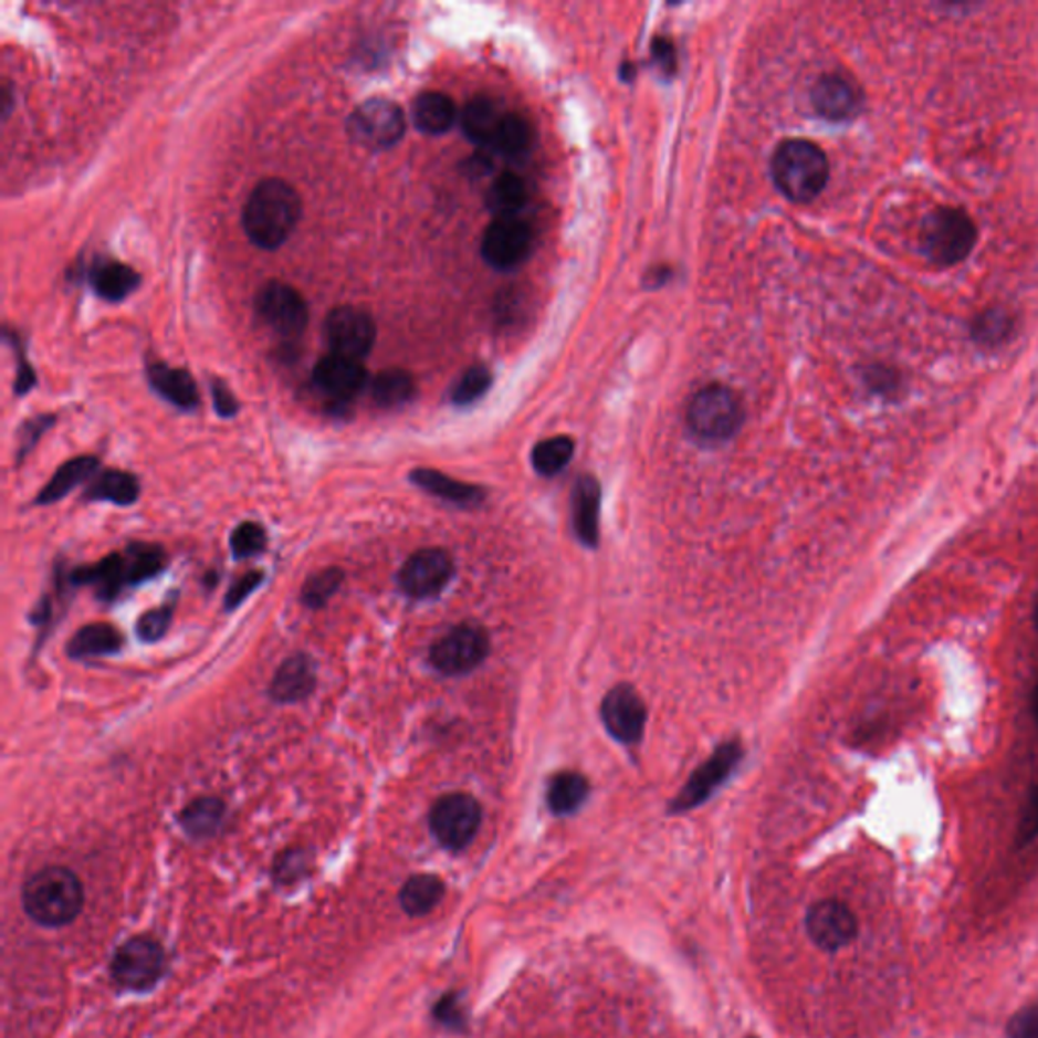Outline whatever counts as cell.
Segmentation results:
<instances>
[{
	"mask_svg": "<svg viewBox=\"0 0 1038 1038\" xmlns=\"http://www.w3.org/2000/svg\"><path fill=\"white\" fill-rule=\"evenodd\" d=\"M343 580H345V575H343L342 568H337V566L318 570L315 575L306 578L303 590H301V602L305 605L306 609H313V611L323 609L337 595Z\"/></svg>",
	"mask_w": 1038,
	"mask_h": 1038,
	"instance_id": "38",
	"label": "cell"
},
{
	"mask_svg": "<svg viewBox=\"0 0 1038 1038\" xmlns=\"http://www.w3.org/2000/svg\"><path fill=\"white\" fill-rule=\"evenodd\" d=\"M530 245L532 233L524 221L517 218H495L483 233L481 254L489 266L512 270L526 260Z\"/></svg>",
	"mask_w": 1038,
	"mask_h": 1038,
	"instance_id": "13",
	"label": "cell"
},
{
	"mask_svg": "<svg viewBox=\"0 0 1038 1038\" xmlns=\"http://www.w3.org/2000/svg\"><path fill=\"white\" fill-rule=\"evenodd\" d=\"M454 575L452 558L440 548L412 554L398 573V587L412 599H430L442 593Z\"/></svg>",
	"mask_w": 1038,
	"mask_h": 1038,
	"instance_id": "12",
	"label": "cell"
},
{
	"mask_svg": "<svg viewBox=\"0 0 1038 1038\" xmlns=\"http://www.w3.org/2000/svg\"><path fill=\"white\" fill-rule=\"evenodd\" d=\"M140 497V483L133 473L120 469H108L99 473L86 489V501H108L120 507L133 505Z\"/></svg>",
	"mask_w": 1038,
	"mask_h": 1038,
	"instance_id": "29",
	"label": "cell"
},
{
	"mask_svg": "<svg viewBox=\"0 0 1038 1038\" xmlns=\"http://www.w3.org/2000/svg\"><path fill=\"white\" fill-rule=\"evenodd\" d=\"M653 60L663 74L672 75L675 72V50L670 39L658 38L653 41Z\"/></svg>",
	"mask_w": 1038,
	"mask_h": 1038,
	"instance_id": "49",
	"label": "cell"
},
{
	"mask_svg": "<svg viewBox=\"0 0 1038 1038\" xmlns=\"http://www.w3.org/2000/svg\"><path fill=\"white\" fill-rule=\"evenodd\" d=\"M770 175L783 196L797 203H807L826 189L830 179V162L818 145L791 138L775 150L770 160Z\"/></svg>",
	"mask_w": 1038,
	"mask_h": 1038,
	"instance_id": "2",
	"label": "cell"
},
{
	"mask_svg": "<svg viewBox=\"0 0 1038 1038\" xmlns=\"http://www.w3.org/2000/svg\"><path fill=\"white\" fill-rule=\"evenodd\" d=\"M147 376L150 388L175 408L191 412L199 406V391L187 369L167 366V364H153L148 366Z\"/></svg>",
	"mask_w": 1038,
	"mask_h": 1038,
	"instance_id": "20",
	"label": "cell"
},
{
	"mask_svg": "<svg viewBox=\"0 0 1038 1038\" xmlns=\"http://www.w3.org/2000/svg\"><path fill=\"white\" fill-rule=\"evenodd\" d=\"M532 140V130L524 118L520 116H505L501 123L497 135L491 143V150L505 155V157H520L526 153Z\"/></svg>",
	"mask_w": 1038,
	"mask_h": 1038,
	"instance_id": "39",
	"label": "cell"
},
{
	"mask_svg": "<svg viewBox=\"0 0 1038 1038\" xmlns=\"http://www.w3.org/2000/svg\"><path fill=\"white\" fill-rule=\"evenodd\" d=\"M124 646V637L116 627L108 623H90L82 627L67 643V656L72 660H87L114 656Z\"/></svg>",
	"mask_w": 1038,
	"mask_h": 1038,
	"instance_id": "25",
	"label": "cell"
},
{
	"mask_svg": "<svg viewBox=\"0 0 1038 1038\" xmlns=\"http://www.w3.org/2000/svg\"><path fill=\"white\" fill-rule=\"evenodd\" d=\"M256 313L264 325L282 337H298L308 323L305 298L284 282H269L260 289Z\"/></svg>",
	"mask_w": 1038,
	"mask_h": 1038,
	"instance_id": "11",
	"label": "cell"
},
{
	"mask_svg": "<svg viewBox=\"0 0 1038 1038\" xmlns=\"http://www.w3.org/2000/svg\"><path fill=\"white\" fill-rule=\"evenodd\" d=\"M99 461L96 457H75L72 461L63 463L55 475L51 476L50 483L39 491L35 505H51L55 501L63 500L67 493H72L77 485H82L90 476L98 471Z\"/></svg>",
	"mask_w": 1038,
	"mask_h": 1038,
	"instance_id": "28",
	"label": "cell"
},
{
	"mask_svg": "<svg viewBox=\"0 0 1038 1038\" xmlns=\"http://www.w3.org/2000/svg\"><path fill=\"white\" fill-rule=\"evenodd\" d=\"M55 422V416H35L31 420H27L21 432H19V451H17V461L21 463L25 459L29 452L35 449L39 439L53 427Z\"/></svg>",
	"mask_w": 1038,
	"mask_h": 1038,
	"instance_id": "44",
	"label": "cell"
},
{
	"mask_svg": "<svg viewBox=\"0 0 1038 1038\" xmlns=\"http://www.w3.org/2000/svg\"><path fill=\"white\" fill-rule=\"evenodd\" d=\"M977 244V226L962 208L933 209L921 228V250L933 266L952 269L962 264Z\"/></svg>",
	"mask_w": 1038,
	"mask_h": 1038,
	"instance_id": "4",
	"label": "cell"
},
{
	"mask_svg": "<svg viewBox=\"0 0 1038 1038\" xmlns=\"http://www.w3.org/2000/svg\"><path fill=\"white\" fill-rule=\"evenodd\" d=\"M743 757V748L738 743H726L714 751V755L692 775V779L685 783L682 794L675 797L673 801V811H685L692 807L700 806L704 799L716 791V787L728 779L734 767Z\"/></svg>",
	"mask_w": 1038,
	"mask_h": 1038,
	"instance_id": "15",
	"label": "cell"
},
{
	"mask_svg": "<svg viewBox=\"0 0 1038 1038\" xmlns=\"http://www.w3.org/2000/svg\"><path fill=\"white\" fill-rule=\"evenodd\" d=\"M1016 329V317L1004 306L986 308L969 323V335L974 343L989 352L1000 349L1006 343L1013 342Z\"/></svg>",
	"mask_w": 1038,
	"mask_h": 1038,
	"instance_id": "26",
	"label": "cell"
},
{
	"mask_svg": "<svg viewBox=\"0 0 1038 1038\" xmlns=\"http://www.w3.org/2000/svg\"><path fill=\"white\" fill-rule=\"evenodd\" d=\"M172 621V605H160L153 611L145 612L136 623V636L140 641L155 643L160 637L167 636Z\"/></svg>",
	"mask_w": 1038,
	"mask_h": 1038,
	"instance_id": "42",
	"label": "cell"
},
{
	"mask_svg": "<svg viewBox=\"0 0 1038 1038\" xmlns=\"http://www.w3.org/2000/svg\"><path fill=\"white\" fill-rule=\"evenodd\" d=\"M269 536L266 530L256 522H244L235 527L230 536V546L235 560H245L266 551Z\"/></svg>",
	"mask_w": 1038,
	"mask_h": 1038,
	"instance_id": "41",
	"label": "cell"
},
{
	"mask_svg": "<svg viewBox=\"0 0 1038 1038\" xmlns=\"http://www.w3.org/2000/svg\"><path fill=\"white\" fill-rule=\"evenodd\" d=\"M412 120L424 135H444L457 120V108L449 96L440 92H424L412 106Z\"/></svg>",
	"mask_w": 1038,
	"mask_h": 1038,
	"instance_id": "27",
	"label": "cell"
},
{
	"mask_svg": "<svg viewBox=\"0 0 1038 1038\" xmlns=\"http://www.w3.org/2000/svg\"><path fill=\"white\" fill-rule=\"evenodd\" d=\"M743 424V406L726 386H709L698 391L688 406V427L698 439L722 442L733 439Z\"/></svg>",
	"mask_w": 1038,
	"mask_h": 1038,
	"instance_id": "5",
	"label": "cell"
},
{
	"mask_svg": "<svg viewBox=\"0 0 1038 1038\" xmlns=\"http://www.w3.org/2000/svg\"><path fill=\"white\" fill-rule=\"evenodd\" d=\"M811 104L826 120L846 123L864 108V94L862 87L848 75L826 74L819 77L811 90Z\"/></svg>",
	"mask_w": 1038,
	"mask_h": 1038,
	"instance_id": "17",
	"label": "cell"
},
{
	"mask_svg": "<svg viewBox=\"0 0 1038 1038\" xmlns=\"http://www.w3.org/2000/svg\"><path fill=\"white\" fill-rule=\"evenodd\" d=\"M1038 831V791L1032 797L1030 801V807H1028V814H1026L1025 824H1023V836L1026 838H1032Z\"/></svg>",
	"mask_w": 1038,
	"mask_h": 1038,
	"instance_id": "51",
	"label": "cell"
},
{
	"mask_svg": "<svg viewBox=\"0 0 1038 1038\" xmlns=\"http://www.w3.org/2000/svg\"><path fill=\"white\" fill-rule=\"evenodd\" d=\"M806 927L811 941L826 952L842 950L858 935L854 913L840 901H819L814 904L807 911Z\"/></svg>",
	"mask_w": 1038,
	"mask_h": 1038,
	"instance_id": "14",
	"label": "cell"
},
{
	"mask_svg": "<svg viewBox=\"0 0 1038 1038\" xmlns=\"http://www.w3.org/2000/svg\"><path fill=\"white\" fill-rule=\"evenodd\" d=\"M301 213V197L291 185L282 179H264L245 201V235L262 250H276L293 235Z\"/></svg>",
	"mask_w": 1038,
	"mask_h": 1038,
	"instance_id": "1",
	"label": "cell"
},
{
	"mask_svg": "<svg viewBox=\"0 0 1038 1038\" xmlns=\"http://www.w3.org/2000/svg\"><path fill=\"white\" fill-rule=\"evenodd\" d=\"M226 806L218 797H199L181 811V826L193 838H209L223 821Z\"/></svg>",
	"mask_w": 1038,
	"mask_h": 1038,
	"instance_id": "33",
	"label": "cell"
},
{
	"mask_svg": "<svg viewBox=\"0 0 1038 1038\" xmlns=\"http://www.w3.org/2000/svg\"><path fill=\"white\" fill-rule=\"evenodd\" d=\"M403 133L406 120L402 108L390 99H367L352 112L347 120L349 138L355 145L369 150L394 147L402 140Z\"/></svg>",
	"mask_w": 1038,
	"mask_h": 1038,
	"instance_id": "6",
	"label": "cell"
},
{
	"mask_svg": "<svg viewBox=\"0 0 1038 1038\" xmlns=\"http://www.w3.org/2000/svg\"><path fill=\"white\" fill-rule=\"evenodd\" d=\"M602 722L607 731L621 743L633 745L646 728V719L648 712L643 706V700L639 698L631 685H615L611 692L602 700L600 706Z\"/></svg>",
	"mask_w": 1038,
	"mask_h": 1038,
	"instance_id": "16",
	"label": "cell"
},
{
	"mask_svg": "<svg viewBox=\"0 0 1038 1038\" xmlns=\"http://www.w3.org/2000/svg\"><path fill=\"white\" fill-rule=\"evenodd\" d=\"M416 384L403 369H384L371 381V398L379 408H400L415 398Z\"/></svg>",
	"mask_w": 1038,
	"mask_h": 1038,
	"instance_id": "34",
	"label": "cell"
},
{
	"mask_svg": "<svg viewBox=\"0 0 1038 1038\" xmlns=\"http://www.w3.org/2000/svg\"><path fill=\"white\" fill-rule=\"evenodd\" d=\"M211 398H213V408L221 418H232V416L238 415L240 403L235 400L232 390L221 379L211 381Z\"/></svg>",
	"mask_w": 1038,
	"mask_h": 1038,
	"instance_id": "47",
	"label": "cell"
},
{
	"mask_svg": "<svg viewBox=\"0 0 1038 1038\" xmlns=\"http://www.w3.org/2000/svg\"><path fill=\"white\" fill-rule=\"evenodd\" d=\"M410 481L416 487L427 491L430 495L454 503V505H461V507H473L483 501V489L457 481L434 469H416L410 473Z\"/></svg>",
	"mask_w": 1038,
	"mask_h": 1038,
	"instance_id": "23",
	"label": "cell"
},
{
	"mask_svg": "<svg viewBox=\"0 0 1038 1038\" xmlns=\"http://www.w3.org/2000/svg\"><path fill=\"white\" fill-rule=\"evenodd\" d=\"M526 185L513 172H501L489 187L487 206L497 218H515L526 206Z\"/></svg>",
	"mask_w": 1038,
	"mask_h": 1038,
	"instance_id": "35",
	"label": "cell"
},
{
	"mask_svg": "<svg viewBox=\"0 0 1038 1038\" xmlns=\"http://www.w3.org/2000/svg\"><path fill=\"white\" fill-rule=\"evenodd\" d=\"M864 379H867L870 390L880 394V396H887V398H894L899 391H903L904 379L901 371H897L894 367L884 366V364H874V366L868 367L864 371Z\"/></svg>",
	"mask_w": 1038,
	"mask_h": 1038,
	"instance_id": "43",
	"label": "cell"
},
{
	"mask_svg": "<svg viewBox=\"0 0 1038 1038\" xmlns=\"http://www.w3.org/2000/svg\"><path fill=\"white\" fill-rule=\"evenodd\" d=\"M306 867V854L303 850H289L286 854H282L274 867V872L276 877L281 880H293L296 879V874Z\"/></svg>",
	"mask_w": 1038,
	"mask_h": 1038,
	"instance_id": "48",
	"label": "cell"
},
{
	"mask_svg": "<svg viewBox=\"0 0 1038 1038\" xmlns=\"http://www.w3.org/2000/svg\"><path fill=\"white\" fill-rule=\"evenodd\" d=\"M505 116H501L500 108L487 98L471 99L461 114V126L469 140L479 147L489 148L493 138L500 130Z\"/></svg>",
	"mask_w": 1038,
	"mask_h": 1038,
	"instance_id": "30",
	"label": "cell"
},
{
	"mask_svg": "<svg viewBox=\"0 0 1038 1038\" xmlns=\"http://www.w3.org/2000/svg\"><path fill=\"white\" fill-rule=\"evenodd\" d=\"M1006 1032L1008 1038H1038V1002L1014 1014Z\"/></svg>",
	"mask_w": 1038,
	"mask_h": 1038,
	"instance_id": "46",
	"label": "cell"
},
{
	"mask_svg": "<svg viewBox=\"0 0 1038 1038\" xmlns=\"http://www.w3.org/2000/svg\"><path fill=\"white\" fill-rule=\"evenodd\" d=\"M600 487L595 476L578 479L573 491V524L578 539L585 546L599 542Z\"/></svg>",
	"mask_w": 1038,
	"mask_h": 1038,
	"instance_id": "21",
	"label": "cell"
},
{
	"mask_svg": "<svg viewBox=\"0 0 1038 1038\" xmlns=\"http://www.w3.org/2000/svg\"><path fill=\"white\" fill-rule=\"evenodd\" d=\"M491 167H493V162H491L489 148H481L479 153H475L471 159L464 162V171L469 172L471 177H481V175L491 171Z\"/></svg>",
	"mask_w": 1038,
	"mask_h": 1038,
	"instance_id": "50",
	"label": "cell"
},
{
	"mask_svg": "<svg viewBox=\"0 0 1038 1038\" xmlns=\"http://www.w3.org/2000/svg\"><path fill=\"white\" fill-rule=\"evenodd\" d=\"M128 585H140L165 568V552L153 544H133L124 552Z\"/></svg>",
	"mask_w": 1038,
	"mask_h": 1038,
	"instance_id": "36",
	"label": "cell"
},
{
	"mask_svg": "<svg viewBox=\"0 0 1038 1038\" xmlns=\"http://www.w3.org/2000/svg\"><path fill=\"white\" fill-rule=\"evenodd\" d=\"M430 831L447 850H463L481 826V806L466 794L442 795L430 809Z\"/></svg>",
	"mask_w": 1038,
	"mask_h": 1038,
	"instance_id": "7",
	"label": "cell"
},
{
	"mask_svg": "<svg viewBox=\"0 0 1038 1038\" xmlns=\"http://www.w3.org/2000/svg\"><path fill=\"white\" fill-rule=\"evenodd\" d=\"M313 379L318 390L329 396L333 402L343 406L364 391L367 386V371L361 361L339 355H327L315 366Z\"/></svg>",
	"mask_w": 1038,
	"mask_h": 1038,
	"instance_id": "18",
	"label": "cell"
},
{
	"mask_svg": "<svg viewBox=\"0 0 1038 1038\" xmlns=\"http://www.w3.org/2000/svg\"><path fill=\"white\" fill-rule=\"evenodd\" d=\"M573 454H575L573 439L554 437L536 444V449L532 452V464L539 475H558L573 461Z\"/></svg>",
	"mask_w": 1038,
	"mask_h": 1038,
	"instance_id": "37",
	"label": "cell"
},
{
	"mask_svg": "<svg viewBox=\"0 0 1038 1038\" xmlns=\"http://www.w3.org/2000/svg\"><path fill=\"white\" fill-rule=\"evenodd\" d=\"M325 339L331 355L361 361L376 343V325L366 311L355 306H337L325 318Z\"/></svg>",
	"mask_w": 1038,
	"mask_h": 1038,
	"instance_id": "9",
	"label": "cell"
},
{
	"mask_svg": "<svg viewBox=\"0 0 1038 1038\" xmlns=\"http://www.w3.org/2000/svg\"><path fill=\"white\" fill-rule=\"evenodd\" d=\"M588 797V782L576 770H563L551 782L548 806L556 816L575 814Z\"/></svg>",
	"mask_w": 1038,
	"mask_h": 1038,
	"instance_id": "32",
	"label": "cell"
},
{
	"mask_svg": "<svg viewBox=\"0 0 1038 1038\" xmlns=\"http://www.w3.org/2000/svg\"><path fill=\"white\" fill-rule=\"evenodd\" d=\"M262 580H264V573H258V570L248 573V575L240 576L238 580H233V585L230 587V590H228L226 600H223L226 611L238 609V607L262 585Z\"/></svg>",
	"mask_w": 1038,
	"mask_h": 1038,
	"instance_id": "45",
	"label": "cell"
},
{
	"mask_svg": "<svg viewBox=\"0 0 1038 1038\" xmlns=\"http://www.w3.org/2000/svg\"><path fill=\"white\" fill-rule=\"evenodd\" d=\"M165 953L150 937H133L123 943L112 960V976L130 989H147L162 976Z\"/></svg>",
	"mask_w": 1038,
	"mask_h": 1038,
	"instance_id": "10",
	"label": "cell"
},
{
	"mask_svg": "<svg viewBox=\"0 0 1038 1038\" xmlns=\"http://www.w3.org/2000/svg\"><path fill=\"white\" fill-rule=\"evenodd\" d=\"M444 897V882L434 874H415L400 891V904L408 915L430 913Z\"/></svg>",
	"mask_w": 1038,
	"mask_h": 1038,
	"instance_id": "31",
	"label": "cell"
},
{
	"mask_svg": "<svg viewBox=\"0 0 1038 1038\" xmlns=\"http://www.w3.org/2000/svg\"><path fill=\"white\" fill-rule=\"evenodd\" d=\"M1035 714H1037V721H1038V685H1037V690H1035Z\"/></svg>",
	"mask_w": 1038,
	"mask_h": 1038,
	"instance_id": "52",
	"label": "cell"
},
{
	"mask_svg": "<svg viewBox=\"0 0 1038 1038\" xmlns=\"http://www.w3.org/2000/svg\"><path fill=\"white\" fill-rule=\"evenodd\" d=\"M90 282L94 293L108 303H120L140 286L138 272L123 262H98L90 272Z\"/></svg>",
	"mask_w": 1038,
	"mask_h": 1038,
	"instance_id": "24",
	"label": "cell"
},
{
	"mask_svg": "<svg viewBox=\"0 0 1038 1038\" xmlns=\"http://www.w3.org/2000/svg\"><path fill=\"white\" fill-rule=\"evenodd\" d=\"M487 653V631L479 625L464 623L440 637L430 648V663L444 675H463L481 665Z\"/></svg>",
	"mask_w": 1038,
	"mask_h": 1038,
	"instance_id": "8",
	"label": "cell"
},
{
	"mask_svg": "<svg viewBox=\"0 0 1038 1038\" xmlns=\"http://www.w3.org/2000/svg\"><path fill=\"white\" fill-rule=\"evenodd\" d=\"M27 915L39 925L62 927L80 915L84 904V889L72 870L62 867L43 868L27 880L23 889Z\"/></svg>",
	"mask_w": 1038,
	"mask_h": 1038,
	"instance_id": "3",
	"label": "cell"
},
{
	"mask_svg": "<svg viewBox=\"0 0 1038 1038\" xmlns=\"http://www.w3.org/2000/svg\"><path fill=\"white\" fill-rule=\"evenodd\" d=\"M70 580L74 585H92L96 588L98 599L114 600L123 590L124 585H128L124 554H111L102 558L98 564L75 568L70 575Z\"/></svg>",
	"mask_w": 1038,
	"mask_h": 1038,
	"instance_id": "22",
	"label": "cell"
},
{
	"mask_svg": "<svg viewBox=\"0 0 1038 1038\" xmlns=\"http://www.w3.org/2000/svg\"><path fill=\"white\" fill-rule=\"evenodd\" d=\"M491 371L485 366L469 367L452 388V402L457 406H469L483 398L491 388Z\"/></svg>",
	"mask_w": 1038,
	"mask_h": 1038,
	"instance_id": "40",
	"label": "cell"
},
{
	"mask_svg": "<svg viewBox=\"0 0 1038 1038\" xmlns=\"http://www.w3.org/2000/svg\"><path fill=\"white\" fill-rule=\"evenodd\" d=\"M317 688V665L311 656L294 653L282 661L269 685V694L279 704H296L313 696Z\"/></svg>",
	"mask_w": 1038,
	"mask_h": 1038,
	"instance_id": "19",
	"label": "cell"
}]
</instances>
